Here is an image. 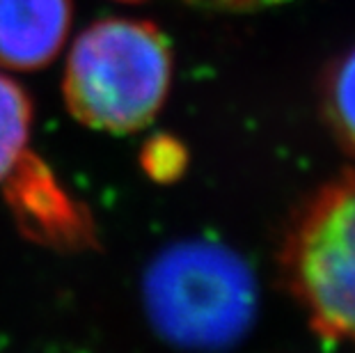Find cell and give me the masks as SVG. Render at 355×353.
<instances>
[{
	"label": "cell",
	"instance_id": "obj_1",
	"mask_svg": "<svg viewBox=\"0 0 355 353\" xmlns=\"http://www.w3.org/2000/svg\"><path fill=\"white\" fill-rule=\"evenodd\" d=\"M172 83V51L149 21L110 17L87 26L64 67V101L89 129L131 133L163 108Z\"/></svg>",
	"mask_w": 355,
	"mask_h": 353
},
{
	"label": "cell",
	"instance_id": "obj_2",
	"mask_svg": "<svg viewBox=\"0 0 355 353\" xmlns=\"http://www.w3.org/2000/svg\"><path fill=\"white\" fill-rule=\"evenodd\" d=\"M145 307L158 335L188 351H223L243 337L257 312L250 266L218 241H181L145 273Z\"/></svg>",
	"mask_w": 355,
	"mask_h": 353
},
{
	"label": "cell",
	"instance_id": "obj_3",
	"mask_svg": "<svg viewBox=\"0 0 355 353\" xmlns=\"http://www.w3.org/2000/svg\"><path fill=\"white\" fill-rule=\"evenodd\" d=\"M284 268L312 326L355 347V172L309 202L286 241Z\"/></svg>",
	"mask_w": 355,
	"mask_h": 353
},
{
	"label": "cell",
	"instance_id": "obj_4",
	"mask_svg": "<svg viewBox=\"0 0 355 353\" xmlns=\"http://www.w3.org/2000/svg\"><path fill=\"white\" fill-rule=\"evenodd\" d=\"M71 0H0V67L42 69L62 51Z\"/></svg>",
	"mask_w": 355,
	"mask_h": 353
},
{
	"label": "cell",
	"instance_id": "obj_5",
	"mask_svg": "<svg viewBox=\"0 0 355 353\" xmlns=\"http://www.w3.org/2000/svg\"><path fill=\"white\" fill-rule=\"evenodd\" d=\"M33 129V103L17 80L0 71V182H5L26 152Z\"/></svg>",
	"mask_w": 355,
	"mask_h": 353
},
{
	"label": "cell",
	"instance_id": "obj_6",
	"mask_svg": "<svg viewBox=\"0 0 355 353\" xmlns=\"http://www.w3.org/2000/svg\"><path fill=\"white\" fill-rule=\"evenodd\" d=\"M323 106L342 147L355 154V46L330 67Z\"/></svg>",
	"mask_w": 355,
	"mask_h": 353
},
{
	"label": "cell",
	"instance_id": "obj_7",
	"mask_svg": "<svg viewBox=\"0 0 355 353\" xmlns=\"http://www.w3.org/2000/svg\"><path fill=\"white\" fill-rule=\"evenodd\" d=\"M186 3L214 12H257L266 10V7L282 5L286 0H186Z\"/></svg>",
	"mask_w": 355,
	"mask_h": 353
},
{
	"label": "cell",
	"instance_id": "obj_8",
	"mask_svg": "<svg viewBox=\"0 0 355 353\" xmlns=\"http://www.w3.org/2000/svg\"><path fill=\"white\" fill-rule=\"evenodd\" d=\"M117 3H142V0H117Z\"/></svg>",
	"mask_w": 355,
	"mask_h": 353
}]
</instances>
